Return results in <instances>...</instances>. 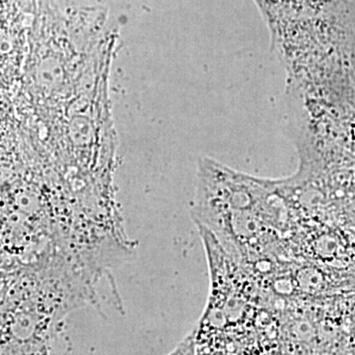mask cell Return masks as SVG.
Segmentation results:
<instances>
[{"label": "cell", "mask_w": 355, "mask_h": 355, "mask_svg": "<svg viewBox=\"0 0 355 355\" xmlns=\"http://www.w3.org/2000/svg\"><path fill=\"white\" fill-rule=\"evenodd\" d=\"M268 184L236 172L212 159L198 164L193 219L229 256L265 237L282 216Z\"/></svg>", "instance_id": "cell-1"}, {"label": "cell", "mask_w": 355, "mask_h": 355, "mask_svg": "<svg viewBox=\"0 0 355 355\" xmlns=\"http://www.w3.org/2000/svg\"><path fill=\"white\" fill-rule=\"evenodd\" d=\"M196 349H197V343H196L195 330L180 343L179 347H177L174 352L168 355H196Z\"/></svg>", "instance_id": "cell-2"}]
</instances>
